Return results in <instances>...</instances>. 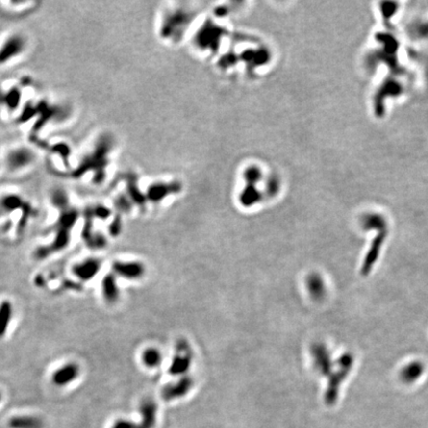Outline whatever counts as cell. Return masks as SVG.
<instances>
[{
    "instance_id": "cell-1",
    "label": "cell",
    "mask_w": 428,
    "mask_h": 428,
    "mask_svg": "<svg viewBox=\"0 0 428 428\" xmlns=\"http://www.w3.org/2000/svg\"><path fill=\"white\" fill-rule=\"evenodd\" d=\"M75 221L76 219L74 213H65V215L61 217L57 225L55 239L49 245L37 248L34 252L35 258L37 260H44L65 249L70 243V231L73 228Z\"/></svg>"
},
{
    "instance_id": "cell-2",
    "label": "cell",
    "mask_w": 428,
    "mask_h": 428,
    "mask_svg": "<svg viewBox=\"0 0 428 428\" xmlns=\"http://www.w3.org/2000/svg\"><path fill=\"white\" fill-rule=\"evenodd\" d=\"M79 376V367L76 363H67L54 371L51 382L56 387H65L73 383Z\"/></svg>"
},
{
    "instance_id": "cell-3",
    "label": "cell",
    "mask_w": 428,
    "mask_h": 428,
    "mask_svg": "<svg viewBox=\"0 0 428 428\" xmlns=\"http://www.w3.org/2000/svg\"><path fill=\"white\" fill-rule=\"evenodd\" d=\"M193 379L189 377H183L176 383L164 387L162 391V398L165 401H172L183 397L193 387Z\"/></svg>"
},
{
    "instance_id": "cell-4",
    "label": "cell",
    "mask_w": 428,
    "mask_h": 428,
    "mask_svg": "<svg viewBox=\"0 0 428 428\" xmlns=\"http://www.w3.org/2000/svg\"><path fill=\"white\" fill-rule=\"evenodd\" d=\"M113 271L124 278L136 279L144 275L145 269L144 266L138 262H115L113 264Z\"/></svg>"
},
{
    "instance_id": "cell-5",
    "label": "cell",
    "mask_w": 428,
    "mask_h": 428,
    "mask_svg": "<svg viewBox=\"0 0 428 428\" xmlns=\"http://www.w3.org/2000/svg\"><path fill=\"white\" fill-rule=\"evenodd\" d=\"M101 262L97 259L84 260L73 268V273L81 280H89L100 272Z\"/></svg>"
},
{
    "instance_id": "cell-6",
    "label": "cell",
    "mask_w": 428,
    "mask_h": 428,
    "mask_svg": "<svg viewBox=\"0 0 428 428\" xmlns=\"http://www.w3.org/2000/svg\"><path fill=\"white\" fill-rule=\"evenodd\" d=\"M141 414L142 422L137 424L138 428H153L156 423V403L151 400H146L141 404Z\"/></svg>"
},
{
    "instance_id": "cell-7",
    "label": "cell",
    "mask_w": 428,
    "mask_h": 428,
    "mask_svg": "<svg viewBox=\"0 0 428 428\" xmlns=\"http://www.w3.org/2000/svg\"><path fill=\"white\" fill-rule=\"evenodd\" d=\"M14 308L10 301L4 300L0 302V339L6 336L13 318Z\"/></svg>"
},
{
    "instance_id": "cell-8",
    "label": "cell",
    "mask_w": 428,
    "mask_h": 428,
    "mask_svg": "<svg viewBox=\"0 0 428 428\" xmlns=\"http://www.w3.org/2000/svg\"><path fill=\"white\" fill-rule=\"evenodd\" d=\"M192 363V351L190 352H176V357L170 367V374L176 376L185 374Z\"/></svg>"
},
{
    "instance_id": "cell-9",
    "label": "cell",
    "mask_w": 428,
    "mask_h": 428,
    "mask_svg": "<svg viewBox=\"0 0 428 428\" xmlns=\"http://www.w3.org/2000/svg\"><path fill=\"white\" fill-rule=\"evenodd\" d=\"M11 428H43V421L34 415L13 416L9 420Z\"/></svg>"
},
{
    "instance_id": "cell-10",
    "label": "cell",
    "mask_w": 428,
    "mask_h": 428,
    "mask_svg": "<svg viewBox=\"0 0 428 428\" xmlns=\"http://www.w3.org/2000/svg\"><path fill=\"white\" fill-rule=\"evenodd\" d=\"M102 292L108 302H115L119 297V291L114 276L107 275L102 280Z\"/></svg>"
},
{
    "instance_id": "cell-11",
    "label": "cell",
    "mask_w": 428,
    "mask_h": 428,
    "mask_svg": "<svg viewBox=\"0 0 428 428\" xmlns=\"http://www.w3.org/2000/svg\"><path fill=\"white\" fill-rule=\"evenodd\" d=\"M22 206V201L18 197H6L0 200V217L6 215Z\"/></svg>"
},
{
    "instance_id": "cell-12",
    "label": "cell",
    "mask_w": 428,
    "mask_h": 428,
    "mask_svg": "<svg viewBox=\"0 0 428 428\" xmlns=\"http://www.w3.org/2000/svg\"><path fill=\"white\" fill-rule=\"evenodd\" d=\"M162 361V355L160 353V351H158L155 348H151L148 349L143 354V362L150 368H155L157 366L160 365Z\"/></svg>"
},
{
    "instance_id": "cell-13",
    "label": "cell",
    "mask_w": 428,
    "mask_h": 428,
    "mask_svg": "<svg viewBox=\"0 0 428 428\" xmlns=\"http://www.w3.org/2000/svg\"><path fill=\"white\" fill-rule=\"evenodd\" d=\"M112 428H138L137 424L133 423L132 421L125 420V419H119L117 420Z\"/></svg>"
},
{
    "instance_id": "cell-14",
    "label": "cell",
    "mask_w": 428,
    "mask_h": 428,
    "mask_svg": "<svg viewBox=\"0 0 428 428\" xmlns=\"http://www.w3.org/2000/svg\"><path fill=\"white\" fill-rule=\"evenodd\" d=\"M1 400H2V394L0 392V402H1Z\"/></svg>"
}]
</instances>
